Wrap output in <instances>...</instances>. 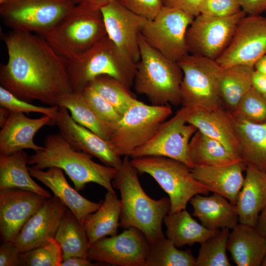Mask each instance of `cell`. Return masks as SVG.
<instances>
[{"label":"cell","instance_id":"30bf717a","mask_svg":"<svg viewBox=\"0 0 266 266\" xmlns=\"http://www.w3.org/2000/svg\"><path fill=\"white\" fill-rule=\"evenodd\" d=\"M75 5L74 0H10L0 4V15L3 23L13 31L44 36Z\"/></svg>","mask_w":266,"mask_h":266},{"label":"cell","instance_id":"8fae6325","mask_svg":"<svg viewBox=\"0 0 266 266\" xmlns=\"http://www.w3.org/2000/svg\"><path fill=\"white\" fill-rule=\"evenodd\" d=\"M194 18L181 10L164 6L154 19L147 20L140 33L152 47L178 62L189 54L186 35Z\"/></svg>","mask_w":266,"mask_h":266},{"label":"cell","instance_id":"4dcf8cb0","mask_svg":"<svg viewBox=\"0 0 266 266\" xmlns=\"http://www.w3.org/2000/svg\"><path fill=\"white\" fill-rule=\"evenodd\" d=\"M254 66L237 65L222 67L219 88L224 104L232 112L244 96L252 87Z\"/></svg>","mask_w":266,"mask_h":266},{"label":"cell","instance_id":"8d00e7d4","mask_svg":"<svg viewBox=\"0 0 266 266\" xmlns=\"http://www.w3.org/2000/svg\"><path fill=\"white\" fill-rule=\"evenodd\" d=\"M230 229H222L200 244L197 266H231L226 250Z\"/></svg>","mask_w":266,"mask_h":266},{"label":"cell","instance_id":"f1b7e54d","mask_svg":"<svg viewBox=\"0 0 266 266\" xmlns=\"http://www.w3.org/2000/svg\"><path fill=\"white\" fill-rule=\"evenodd\" d=\"M121 202L115 192L107 191L100 208L88 215L83 223L90 246L107 236L117 234Z\"/></svg>","mask_w":266,"mask_h":266},{"label":"cell","instance_id":"277c9868","mask_svg":"<svg viewBox=\"0 0 266 266\" xmlns=\"http://www.w3.org/2000/svg\"><path fill=\"white\" fill-rule=\"evenodd\" d=\"M67 70L74 92L82 93L100 75L111 76L130 89L133 85L136 64L106 35L80 55L67 60Z\"/></svg>","mask_w":266,"mask_h":266},{"label":"cell","instance_id":"5bb4252c","mask_svg":"<svg viewBox=\"0 0 266 266\" xmlns=\"http://www.w3.org/2000/svg\"><path fill=\"white\" fill-rule=\"evenodd\" d=\"M266 53V17L248 15L239 21L229 44L215 60L222 67L253 66Z\"/></svg>","mask_w":266,"mask_h":266},{"label":"cell","instance_id":"e575fe53","mask_svg":"<svg viewBox=\"0 0 266 266\" xmlns=\"http://www.w3.org/2000/svg\"><path fill=\"white\" fill-rule=\"evenodd\" d=\"M176 247L165 237L150 244L146 266H197L196 258L190 250Z\"/></svg>","mask_w":266,"mask_h":266},{"label":"cell","instance_id":"d4e9b609","mask_svg":"<svg viewBox=\"0 0 266 266\" xmlns=\"http://www.w3.org/2000/svg\"><path fill=\"white\" fill-rule=\"evenodd\" d=\"M227 249L238 266H261L266 255V238L256 227L237 224L230 233Z\"/></svg>","mask_w":266,"mask_h":266},{"label":"cell","instance_id":"2e32d148","mask_svg":"<svg viewBox=\"0 0 266 266\" xmlns=\"http://www.w3.org/2000/svg\"><path fill=\"white\" fill-rule=\"evenodd\" d=\"M107 35L133 62L140 58L138 36L148 19L130 11L117 0L100 8Z\"/></svg>","mask_w":266,"mask_h":266},{"label":"cell","instance_id":"4316f807","mask_svg":"<svg viewBox=\"0 0 266 266\" xmlns=\"http://www.w3.org/2000/svg\"><path fill=\"white\" fill-rule=\"evenodd\" d=\"M230 114L242 161L246 166L266 172V122L253 123Z\"/></svg>","mask_w":266,"mask_h":266},{"label":"cell","instance_id":"7a4b0ae2","mask_svg":"<svg viewBox=\"0 0 266 266\" xmlns=\"http://www.w3.org/2000/svg\"><path fill=\"white\" fill-rule=\"evenodd\" d=\"M125 156L112 181L113 187L119 190L121 212L119 226L126 229L134 227L140 230L150 244L165 237L162 225L170 211L169 198L155 200L148 196L139 182L137 171Z\"/></svg>","mask_w":266,"mask_h":266},{"label":"cell","instance_id":"db71d44e","mask_svg":"<svg viewBox=\"0 0 266 266\" xmlns=\"http://www.w3.org/2000/svg\"><path fill=\"white\" fill-rule=\"evenodd\" d=\"M262 266H266V255L264 259L263 263L262 264Z\"/></svg>","mask_w":266,"mask_h":266},{"label":"cell","instance_id":"74e56055","mask_svg":"<svg viewBox=\"0 0 266 266\" xmlns=\"http://www.w3.org/2000/svg\"><path fill=\"white\" fill-rule=\"evenodd\" d=\"M230 112L238 119L255 123H265L266 100L252 87L241 98L234 110Z\"/></svg>","mask_w":266,"mask_h":266},{"label":"cell","instance_id":"d6986e66","mask_svg":"<svg viewBox=\"0 0 266 266\" xmlns=\"http://www.w3.org/2000/svg\"><path fill=\"white\" fill-rule=\"evenodd\" d=\"M47 198L17 188L0 190V234L2 242H12Z\"/></svg>","mask_w":266,"mask_h":266},{"label":"cell","instance_id":"3957f363","mask_svg":"<svg viewBox=\"0 0 266 266\" xmlns=\"http://www.w3.org/2000/svg\"><path fill=\"white\" fill-rule=\"evenodd\" d=\"M44 144L43 149L29 157L28 165L41 170L51 167L61 168L77 191L83 190L87 183L93 182L115 192L112 181L118 169L94 162L92 156L73 149L60 133L47 135Z\"/></svg>","mask_w":266,"mask_h":266},{"label":"cell","instance_id":"6da1fadb","mask_svg":"<svg viewBox=\"0 0 266 266\" xmlns=\"http://www.w3.org/2000/svg\"><path fill=\"white\" fill-rule=\"evenodd\" d=\"M2 39L8 58L0 65L1 86L26 101L37 100L51 106H58L62 97L73 92L67 60L43 36L12 30Z\"/></svg>","mask_w":266,"mask_h":266},{"label":"cell","instance_id":"7c38bea8","mask_svg":"<svg viewBox=\"0 0 266 266\" xmlns=\"http://www.w3.org/2000/svg\"><path fill=\"white\" fill-rule=\"evenodd\" d=\"M191 110L182 106L162 124L148 141L135 149L130 157L133 159L146 156H164L179 161L192 169L194 166L189 156V144L198 129L187 123Z\"/></svg>","mask_w":266,"mask_h":266},{"label":"cell","instance_id":"83f0119b","mask_svg":"<svg viewBox=\"0 0 266 266\" xmlns=\"http://www.w3.org/2000/svg\"><path fill=\"white\" fill-rule=\"evenodd\" d=\"M29 157L24 150L8 155L0 154V190L17 188L51 197L48 191L32 179L27 166Z\"/></svg>","mask_w":266,"mask_h":266},{"label":"cell","instance_id":"9a60e30c","mask_svg":"<svg viewBox=\"0 0 266 266\" xmlns=\"http://www.w3.org/2000/svg\"><path fill=\"white\" fill-rule=\"evenodd\" d=\"M149 245L140 230L131 227L96 242L90 247L88 258L115 266H146Z\"/></svg>","mask_w":266,"mask_h":266},{"label":"cell","instance_id":"1f68e13d","mask_svg":"<svg viewBox=\"0 0 266 266\" xmlns=\"http://www.w3.org/2000/svg\"><path fill=\"white\" fill-rule=\"evenodd\" d=\"M189 153L194 167L226 165L242 161L220 142L199 130L190 139Z\"/></svg>","mask_w":266,"mask_h":266},{"label":"cell","instance_id":"f546056e","mask_svg":"<svg viewBox=\"0 0 266 266\" xmlns=\"http://www.w3.org/2000/svg\"><path fill=\"white\" fill-rule=\"evenodd\" d=\"M167 238L177 247L200 244L215 235L220 230L207 228L194 219L185 209L166 215L163 220Z\"/></svg>","mask_w":266,"mask_h":266},{"label":"cell","instance_id":"9c48e42d","mask_svg":"<svg viewBox=\"0 0 266 266\" xmlns=\"http://www.w3.org/2000/svg\"><path fill=\"white\" fill-rule=\"evenodd\" d=\"M171 113L169 104L148 105L136 100L114 127L108 141L119 156L130 157L156 134Z\"/></svg>","mask_w":266,"mask_h":266},{"label":"cell","instance_id":"816d5d0a","mask_svg":"<svg viewBox=\"0 0 266 266\" xmlns=\"http://www.w3.org/2000/svg\"><path fill=\"white\" fill-rule=\"evenodd\" d=\"M254 69L266 75V53L256 62Z\"/></svg>","mask_w":266,"mask_h":266},{"label":"cell","instance_id":"681fc988","mask_svg":"<svg viewBox=\"0 0 266 266\" xmlns=\"http://www.w3.org/2000/svg\"><path fill=\"white\" fill-rule=\"evenodd\" d=\"M114 0H74L76 4H85L92 7L100 9Z\"/></svg>","mask_w":266,"mask_h":266},{"label":"cell","instance_id":"bcb514c9","mask_svg":"<svg viewBox=\"0 0 266 266\" xmlns=\"http://www.w3.org/2000/svg\"><path fill=\"white\" fill-rule=\"evenodd\" d=\"M241 9L246 14L260 15L266 9V0H238Z\"/></svg>","mask_w":266,"mask_h":266},{"label":"cell","instance_id":"f907efd6","mask_svg":"<svg viewBox=\"0 0 266 266\" xmlns=\"http://www.w3.org/2000/svg\"><path fill=\"white\" fill-rule=\"evenodd\" d=\"M256 228L266 238V205L260 213Z\"/></svg>","mask_w":266,"mask_h":266},{"label":"cell","instance_id":"11a10c76","mask_svg":"<svg viewBox=\"0 0 266 266\" xmlns=\"http://www.w3.org/2000/svg\"><path fill=\"white\" fill-rule=\"evenodd\" d=\"M10 0H0V4H3Z\"/></svg>","mask_w":266,"mask_h":266},{"label":"cell","instance_id":"60d3db41","mask_svg":"<svg viewBox=\"0 0 266 266\" xmlns=\"http://www.w3.org/2000/svg\"><path fill=\"white\" fill-rule=\"evenodd\" d=\"M82 93L102 120L113 128L118 124L122 116L92 87L88 85Z\"/></svg>","mask_w":266,"mask_h":266},{"label":"cell","instance_id":"52a82bcc","mask_svg":"<svg viewBox=\"0 0 266 266\" xmlns=\"http://www.w3.org/2000/svg\"><path fill=\"white\" fill-rule=\"evenodd\" d=\"M132 165L140 173L150 175L168 195L170 212L186 209L189 201L197 194H207L208 188L195 179L191 169L177 160L160 156L133 158Z\"/></svg>","mask_w":266,"mask_h":266},{"label":"cell","instance_id":"ee69618b","mask_svg":"<svg viewBox=\"0 0 266 266\" xmlns=\"http://www.w3.org/2000/svg\"><path fill=\"white\" fill-rule=\"evenodd\" d=\"M164 6L181 10L194 17L200 14L203 0H162Z\"/></svg>","mask_w":266,"mask_h":266},{"label":"cell","instance_id":"d590c367","mask_svg":"<svg viewBox=\"0 0 266 266\" xmlns=\"http://www.w3.org/2000/svg\"><path fill=\"white\" fill-rule=\"evenodd\" d=\"M88 85L108 101L122 116L137 100L130 89L108 75L99 76Z\"/></svg>","mask_w":266,"mask_h":266},{"label":"cell","instance_id":"ab89813d","mask_svg":"<svg viewBox=\"0 0 266 266\" xmlns=\"http://www.w3.org/2000/svg\"><path fill=\"white\" fill-rule=\"evenodd\" d=\"M0 106L7 109L10 112L27 114L36 112L49 116L52 119L51 125L60 109V106L57 105L44 107L32 104L31 102L17 97L1 86H0Z\"/></svg>","mask_w":266,"mask_h":266},{"label":"cell","instance_id":"e0dca14e","mask_svg":"<svg viewBox=\"0 0 266 266\" xmlns=\"http://www.w3.org/2000/svg\"><path fill=\"white\" fill-rule=\"evenodd\" d=\"M52 125L57 126L61 135L75 150L98 159L107 166L118 169L122 165L121 156L109 142L76 122L66 108L60 106Z\"/></svg>","mask_w":266,"mask_h":266},{"label":"cell","instance_id":"f35d334b","mask_svg":"<svg viewBox=\"0 0 266 266\" xmlns=\"http://www.w3.org/2000/svg\"><path fill=\"white\" fill-rule=\"evenodd\" d=\"M19 255L22 266H60L63 261L61 248L55 238Z\"/></svg>","mask_w":266,"mask_h":266},{"label":"cell","instance_id":"603a6c76","mask_svg":"<svg viewBox=\"0 0 266 266\" xmlns=\"http://www.w3.org/2000/svg\"><path fill=\"white\" fill-rule=\"evenodd\" d=\"M187 123L218 141L229 151L241 158L239 142L230 113L224 107L213 110H191Z\"/></svg>","mask_w":266,"mask_h":266},{"label":"cell","instance_id":"7dc6e473","mask_svg":"<svg viewBox=\"0 0 266 266\" xmlns=\"http://www.w3.org/2000/svg\"><path fill=\"white\" fill-rule=\"evenodd\" d=\"M252 87L266 100V75L254 70L252 76Z\"/></svg>","mask_w":266,"mask_h":266},{"label":"cell","instance_id":"7402d4cb","mask_svg":"<svg viewBox=\"0 0 266 266\" xmlns=\"http://www.w3.org/2000/svg\"><path fill=\"white\" fill-rule=\"evenodd\" d=\"M246 166L241 161L222 166H197L191 169V172L209 192L221 195L236 205L244 183L243 172Z\"/></svg>","mask_w":266,"mask_h":266},{"label":"cell","instance_id":"44dd1931","mask_svg":"<svg viewBox=\"0 0 266 266\" xmlns=\"http://www.w3.org/2000/svg\"><path fill=\"white\" fill-rule=\"evenodd\" d=\"M31 175L48 187L62 201L83 225L86 217L97 211L102 201L89 200L72 188L66 180L63 170L51 167L46 170L29 167Z\"/></svg>","mask_w":266,"mask_h":266},{"label":"cell","instance_id":"7bdbcfd3","mask_svg":"<svg viewBox=\"0 0 266 266\" xmlns=\"http://www.w3.org/2000/svg\"><path fill=\"white\" fill-rule=\"evenodd\" d=\"M133 13L153 20L164 6L162 0H117Z\"/></svg>","mask_w":266,"mask_h":266},{"label":"cell","instance_id":"9f6ffc18","mask_svg":"<svg viewBox=\"0 0 266 266\" xmlns=\"http://www.w3.org/2000/svg\"><path fill=\"white\" fill-rule=\"evenodd\" d=\"M265 11H266V9Z\"/></svg>","mask_w":266,"mask_h":266},{"label":"cell","instance_id":"b9f144b4","mask_svg":"<svg viewBox=\"0 0 266 266\" xmlns=\"http://www.w3.org/2000/svg\"><path fill=\"white\" fill-rule=\"evenodd\" d=\"M242 10L238 0H203L200 14L216 17L233 15Z\"/></svg>","mask_w":266,"mask_h":266},{"label":"cell","instance_id":"ba28073f","mask_svg":"<svg viewBox=\"0 0 266 266\" xmlns=\"http://www.w3.org/2000/svg\"><path fill=\"white\" fill-rule=\"evenodd\" d=\"M177 64L183 72L181 104L192 110L223 107L219 88L222 67L214 60L188 54Z\"/></svg>","mask_w":266,"mask_h":266},{"label":"cell","instance_id":"f6af8a7d","mask_svg":"<svg viewBox=\"0 0 266 266\" xmlns=\"http://www.w3.org/2000/svg\"><path fill=\"white\" fill-rule=\"evenodd\" d=\"M19 253L12 242H2L0 246V266H21Z\"/></svg>","mask_w":266,"mask_h":266},{"label":"cell","instance_id":"f5cc1de1","mask_svg":"<svg viewBox=\"0 0 266 266\" xmlns=\"http://www.w3.org/2000/svg\"><path fill=\"white\" fill-rule=\"evenodd\" d=\"M11 112L7 109L0 107V127H2L6 122Z\"/></svg>","mask_w":266,"mask_h":266},{"label":"cell","instance_id":"836d02e7","mask_svg":"<svg viewBox=\"0 0 266 266\" xmlns=\"http://www.w3.org/2000/svg\"><path fill=\"white\" fill-rule=\"evenodd\" d=\"M58 106L66 108L76 122L103 139L109 141L114 128L102 120L85 99L82 93L72 92L62 97Z\"/></svg>","mask_w":266,"mask_h":266},{"label":"cell","instance_id":"d6a6232c","mask_svg":"<svg viewBox=\"0 0 266 266\" xmlns=\"http://www.w3.org/2000/svg\"><path fill=\"white\" fill-rule=\"evenodd\" d=\"M55 239L61 248L63 260L73 256L88 258L89 240L83 226L67 208L60 222Z\"/></svg>","mask_w":266,"mask_h":266},{"label":"cell","instance_id":"ac0fdd59","mask_svg":"<svg viewBox=\"0 0 266 266\" xmlns=\"http://www.w3.org/2000/svg\"><path fill=\"white\" fill-rule=\"evenodd\" d=\"M67 209V206L55 196L46 199L12 241L17 251H28L55 238Z\"/></svg>","mask_w":266,"mask_h":266},{"label":"cell","instance_id":"cb8c5ba5","mask_svg":"<svg viewBox=\"0 0 266 266\" xmlns=\"http://www.w3.org/2000/svg\"><path fill=\"white\" fill-rule=\"evenodd\" d=\"M243 186L236 206L240 224L256 227L260 213L266 205V172L247 166Z\"/></svg>","mask_w":266,"mask_h":266},{"label":"cell","instance_id":"8992f818","mask_svg":"<svg viewBox=\"0 0 266 266\" xmlns=\"http://www.w3.org/2000/svg\"><path fill=\"white\" fill-rule=\"evenodd\" d=\"M107 35L100 9L85 4L75 5L66 17L43 36L67 60L88 50Z\"/></svg>","mask_w":266,"mask_h":266},{"label":"cell","instance_id":"4fadbf2b","mask_svg":"<svg viewBox=\"0 0 266 266\" xmlns=\"http://www.w3.org/2000/svg\"><path fill=\"white\" fill-rule=\"evenodd\" d=\"M246 15L242 10L226 17L201 14L195 17L186 35L189 53L215 60L228 46L238 24Z\"/></svg>","mask_w":266,"mask_h":266},{"label":"cell","instance_id":"ffe728a7","mask_svg":"<svg viewBox=\"0 0 266 266\" xmlns=\"http://www.w3.org/2000/svg\"><path fill=\"white\" fill-rule=\"evenodd\" d=\"M52 118L47 115L32 119L23 113L11 112L0 131V154L8 155L24 149L35 152L44 147L36 145L33 137L36 132L45 125H51Z\"/></svg>","mask_w":266,"mask_h":266},{"label":"cell","instance_id":"484cf974","mask_svg":"<svg viewBox=\"0 0 266 266\" xmlns=\"http://www.w3.org/2000/svg\"><path fill=\"white\" fill-rule=\"evenodd\" d=\"M193 216L201 224L211 230L233 229L237 224L238 216L236 205L217 194L205 197L197 194L190 200Z\"/></svg>","mask_w":266,"mask_h":266},{"label":"cell","instance_id":"5b68a950","mask_svg":"<svg viewBox=\"0 0 266 266\" xmlns=\"http://www.w3.org/2000/svg\"><path fill=\"white\" fill-rule=\"evenodd\" d=\"M140 58L136 64L133 86L154 105L181 104L183 72L177 62L152 47L141 33L138 36Z\"/></svg>","mask_w":266,"mask_h":266},{"label":"cell","instance_id":"c3c4849f","mask_svg":"<svg viewBox=\"0 0 266 266\" xmlns=\"http://www.w3.org/2000/svg\"><path fill=\"white\" fill-rule=\"evenodd\" d=\"M87 258L73 256L64 260L60 266H94L96 264L91 262Z\"/></svg>","mask_w":266,"mask_h":266}]
</instances>
